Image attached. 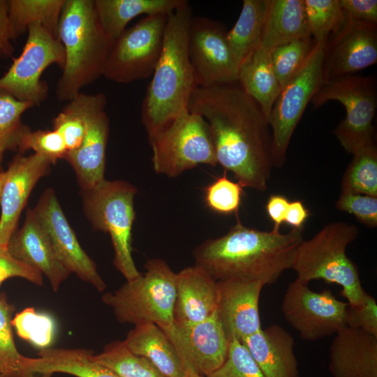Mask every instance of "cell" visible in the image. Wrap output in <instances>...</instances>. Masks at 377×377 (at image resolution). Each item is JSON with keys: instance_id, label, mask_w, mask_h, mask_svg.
<instances>
[{"instance_id": "cell-1", "label": "cell", "mask_w": 377, "mask_h": 377, "mask_svg": "<svg viewBox=\"0 0 377 377\" xmlns=\"http://www.w3.org/2000/svg\"><path fill=\"white\" fill-rule=\"evenodd\" d=\"M188 110L207 122L217 164L243 188H268L273 168L269 121L259 105L237 82L198 87Z\"/></svg>"}, {"instance_id": "cell-2", "label": "cell", "mask_w": 377, "mask_h": 377, "mask_svg": "<svg viewBox=\"0 0 377 377\" xmlns=\"http://www.w3.org/2000/svg\"><path fill=\"white\" fill-rule=\"evenodd\" d=\"M304 228L286 233L263 231L244 226L237 219L224 235L204 241L193 250L196 265L216 281L244 280L275 283L290 269Z\"/></svg>"}, {"instance_id": "cell-3", "label": "cell", "mask_w": 377, "mask_h": 377, "mask_svg": "<svg viewBox=\"0 0 377 377\" xmlns=\"http://www.w3.org/2000/svg\"><path fill=\"white\" fill-rule=\"evenodd\" d=\"M193 17L187 1L167 16L162 50L143 99L141 121L148 136L170 124L188 109L198 87L188 56Z\"/></svg>"}, {"instance_id": "cell-4", "label": "cell", "mask_w": 377, "mask_h": 377, "mask_svg": "<svg viewBox=\"0 0 377 377\" xmlns=\"http://www.w3.org/2000/svg\"><path fill=\"white\" fill-rule=\"evenodd\" d=\"M64 52L56 95L70 101L101 76L114 40L104 31L94 0H65L58 27Z\"/></svg>"}, {"instance_id": "cell-5", "label": "cell", "mask_w": 377, "mask_h": 377, "mask_svg": "<svg viewBox=\"0 0 377 377\" xmlns=\"http://www.w3.org/2000/svg\"><path fill=\"white\" fill-rule=\"evenodd\" d=\"M358 235L359 229L354 224L343 221L327 224L311 239L299 244L290 269L304 283L322 279L341 286V295L349 305H357L366 292L358 267L348 257L346 249Z\"/></svg>"}, {"instance_id": "cell-6", "label": "cell", "mask_w": 377, "mask_h": 377, "mask_svg": "<svg viewBox=\"0 0 377 377\" xmlns=\"http://www.w3.org/2000/svg\"><path fill=\"white\" fill-rule=\"evenodd\" d=\"M145 267L144 274L105 293L102 300L121 323L168 326L174 321L176 273L160 258L148 260Z\"/></svg>"}, {"instance_id": "cell-7", "label": "cell", "mask_w": 377, "mask_h": 377, "mask_svg": "<svg viewBox=\"0 0 377 377\" xmlns=\"http://www.w3.org/2000/svg\"><path fill=\"white\" fill-rule=\"evenodd\" d=\"M137 192V188L127 182L105 179L91 188L82 191L84 214L94 229L110 235L114 265L126 281L141 274L133 259L131 246Z\"/></svg>"}, {"instance_id": "cell-8", "label": "cell", "mask_w": 377, "mask_h": 377, "mask_svg": "<svg viewBox=\"0 0 377 377\" xmlns=\"http://www.w3.org/2000/svg\"><path fill=\"white\" fill-rule=\"evenodd\" d=\"M148 139L153 168L158 174L175 177L200 164L217 165L207 122L188 109Z\"/></svg>"}, {"instance_id": "cell-9", "label": "cell", "mask_w": 377, "mask_h": 377, "mask_svg": "<svg viewBox=\"0 0 377 377\" xmlns=\"http://www.w3.org/2000/svg\"><path fill=\"white\" fill-rule=\"evenodd\" d=\"M330 101H338L345 108V118L334 133L348 153L353 154L375 142L373 120L377 107V90L373 76L352 74L324 81L310 103L314 108H319Z\"/></svg>"}, {"instance_id": "cell-10", "label": "cell", "mask_w": 377, "mask_h": 377, "mask_svg": "<svg viewBox=\"0 0 377 377\" xmlns=\"http://www.w3.org/2000/svg\"><path fill=\"white\" fill-rule=\"evenodd\" d=\"M325 43H314L302 68L281 89L273 105L268 119L273 167L281 168L285 164L294 131L306 107L323 82Z\"/></svg>"}, {"instance_id": "cell-11", "label": "cell", "mask_w": 377, "mask_h": 377, "mask_svg": "<svg viewBox=\"0 0 377 377\" xmlns=\"http://www.w3.org/2000/svg\"><path fill=\"white\" fill-rule=\"evenodd\" d=\"M64 64V47L59 38L40 24H33L27 30L21 54L13 59L0 77V91L33 106L39 105L47 98L49 91L47 82L41 79L42 74L52 64L62 69Z\"/></svg>"}, {"instance_id": "cell-12", "label": "cell", "mask_w": 377, "mask_h": 377, "mask_svg": "<svg viewBox=\"0 0 377 377\" xmlns=\"http://www.w3.org/2000/svg\"><path fill=\"white\" fill-rule=\"evenodd\" d=\"M165 15H147L114 40L103 76L126 84L151 76L163 45Z\"/></svg>"}, {"instance_id": "cell-13", "label": "cell", "mask_w": 377, "mask_h": 377, "mask_svg": "<svg viewBox=\"0 0 377 377\" xmlns=\"http://www.w3.org/2000/svg\"><path fill=\"white\" fill-rule=\"evenodd\" d=\"M348 305L330 290L314 292L308 283L296 279L284 293L281 311L301 338L316 341L337 334L346 326Z\"/></svg>"}, {"instance_id": "cell-14", "label": "cell", "mask_w": 377, "mask_h": 377, "mask_svg": "<svg viewBox=\"0 0 377 377\" xmlns=\"http://www.w3.org/2000/svg\"><path fill=\"white\" fill-rule=\"evenodd\" d=\"M188 56L198 87L237 82L238 67L228 41L227 31L220 22L193 16Z\"/></svg>"}, {"instance_id": "cell-15", "label": "cell", "mask_w": 377, "mask_h": 377, "mask_svg": "<svg viewBox=\"0 0 377 377\" xmlns=\"http://www.w3.org/2000/svg\"><path fill=\"white\" fill-rule=\"evenodd\" d=\"M161 329L175 346L184 364L200 375L206 377L226 360L230 341L218 309L205 320L193 323L173 321Z\"/></svg>"}, {"instance_id": "cell-16", "label": "cell", "mask_w": 377, "mask_h": 377, "mask_svg": "<svg viewBox=\"0 0 377 377\" xmlns=\"http://www.w3.org/2000/svg\"><path fill=\"white\" fill-rule=\"evenodd\" d=\"M46 231L55 254L64 267L80 279L103 292L106 284L98 274L93 260L81 247L56 196L46 188L33 209Z\"/></svg>"}, {"instance_id": "cell-17", "label": "cell", "mask_w": 377, "mask_h": 377, "mask_svg": "<svg viewBox=\"0 0 377 377\" xmlns=\"http://www.w3.org/2000/svg\"><path fill=\"white\" fill-rule=\"evenodd\" d=\"M324 46L323 82L354 74L377 61V26L342 19Z\"/></svg>"}, {"instance_id": "cell-18", "label": "cell", "mask_w": 377, "mask_h": 377, "mask_svg": "<svg viewBox=\"0 0 377 377\" xmlns=\"http://www.w3.org/2000/svg\"><path fill=\"white\" fill-rule=\"evenodd\" d=\"M86 133L80 147L65 159L73 168L82 191L105 179L106 147L110 120L105 110L107 98L103 93H80Z\"/></svg>"}, {"instance_id": "cell-19", "label": "cell", "mask_w": 377, "mask_h": 377, "mask_svg": "<svg viewBox=\"0 0 377 377\" xmlns=\"http://www.w3.org/2000/svg\"><path fill=\"white\" fill-rule=\"evenodd\" d=\"M51 165L49 159L36 153L18 154L9 163L0 204V245L7 246L32 190L50 172Z\"/></svg>"}, {"instance_id": "cell-20", "label": "cell", "mask_w": 377, "mask_h": 377, "mask_svg": "<svg viewBox=\"0 0 377 377\" xmlns=\"http://www.w3.org/2000/svg\"><path fill=\"white\" fill-rule=\"evenodd\" d=\"M217 283L218 312L230 341H241L260 330L259 299L265 285L236 279Z\"/></svg>"}, {"instance_id": "cell-21", "label": "cell", "mask_w": 377, "mask_h": 377, "mask_svg": "<svg viewBox=\"0 0 377 377\" xmlns=\"http://www.w3.org/2000/svg\"><path fill=\"white\" fill-rule=\"evenodd\" d=\"M7 249L15 259L44 274L54 291L71 274L58 259L33 209H27L22 226L13 234Z\"/></svg>"}, {"instance_id": "cell-22", "label": "cell", "mask_w": 377, "mask_h": 377, "mask_svg": "<svg viewBox=\"0 0 377 377\" xmlns=\"http://www.w3.org/2000/svg\"><path fill=\"white\" fill-rule=\"evenodd\" d=\"M332 377H377V337L357 328L344 327L330 349Z\"/></svg>"}, {"instance_id": "cell-23", "label": "cell", "mask_w": 377, "mask_h": 377, "mask_svg": "<svg viewBox=\"0 0 377 377\" xmlns=\"http://www.w3.org/2000/svg\"><path fill=\"white\" fill-rule=\"evenodd\" d=\"M218 283L204 269L195 265L176 273L175 322L205 320L218 309Z\"/></svg>"}, {"instance_id": "cell-24", "label": "cell", "mask_w": 377, "mask_h": 377, "mask_svg": "<svg viewBox=\"0 0 377 377\" xmlns=\"http://www.w3.org/2000/svg\"><path fill=\"white\" fill-rule=\"evenodd\" d=\"M240 342L265 377H300L294 339L281 325L261 328Z\"/></svg>"}, {"instance_id": "cell-25", "label": "cell", "mask_w": 377, "mask_h": 377, "mask_svg": "<svg viewBox=\"0 0 377 377\" xmlns=\"http://www.w3.org/2000/svg\"><path fill=\"white\" fill-rule=\"evenodd\" d=\"M38 357H24V377H52L57 373L76 377H119L93 358L94 353L84 348H45Z\"/></svg>"}, {"instance_id": "cell-26", "label": "cell", "mask_w": 377, "mask_h": 377, "mask_svg": "<svg viewBox=\"0 0 377 377\" xmlns=\"http://www.w3.org/2000/svg\"><path fill=\"white\" fill-rule=\"evenodd\" d=\"M123 342L131 353L147 358L166 377H187L180 355L158 325H135Z\"/></svg>"}, {"instance_id": "cell-27", "label": "cell", "mask_w": 377, "mask_h": 377, "mask_svg": "<svg viewBox=\"0 0 377 377\" xmlns=\"http://www.w3.org/2000/svg\"><path fill=\"white\" fill-rule=\"evenodd\" d=\"M237 83L259 105L268 119L281 91L270 51L260 45L251 52L238 67Z\"/></svg>"}, {"instance_id": "cell-28", "label": "cell", "mask_w": 377, "mask_h": 377, "mask_svg": "<svg viewBox=\"0 0 377 377\" xmlns=\"http://www.w3.org/2000/svg\"><path fill=\"white\" fill-rule=\"evenodd\" d=\"M311 38L304 0H269L260 45L269 51L284 43Z\"/></svg>"}, {"instance_id": "cell-29", "label": "cell", "mask_w": 377, "mask_h": 377, "mask_svg": "<svg viewBox=\"0 0 377 377\" xmlns=\"http://www.w3.org/2000/svg\"><path fill=\"white\" fill-rule=\"evenodd\" d=\"M184 0H94L95 10L106 34L113 40L128 24L141 15H168Z\"/></svg>"}, {"instance_id": "cell-30", "label": "cell", "mask_w": 377, "mask_h": 377, "mask_svg": "<svg viewBox=\"0 0 377 377\" xmlns=\"http://www.w3.org/2000/svg\"><path fill=\"white\" fill-rule=\"evenodd\" d=\"M269 0H244L239 17L227 31V38L237 67L260 46Z\"/></svg>"}, {"instance_id": "cell-31", "label": "cell", "mask_w": 377, "mask_h": 377, "mask_svg": "<svg viewBox=\"0 0 377 377\" xmlns=\"http://www.w3.org/2000/svg\"><path fill=\"white\" fill-rule=\"evenodd\" d=\"M65 0H8V17L14 40L33 24H40L58 38V27Z\"/></svg>"}, {"instance_id": "cell-32", "label": "cell", "mask_w": 377, "mask_h": 377, "mask_svg": "<svg viewBox=\"0 0 377 377\" xmlns=\"http://www.w3.org/2000/svg\"><path fill=\"white\" fill-rule=\"evenodd\" d=\"M341 181V192L377 197V147L369 144L353 154Z\"/></svg>"}, {"instance_id": "cell-33", "label": "cell", "mask_w": 377, "mask_h": 377, "mask_svg": "<svg viewBox=\"0 0 377 377\" xmlns=\"http://www.w3.org/2000/svg\"><path fill=\"white\" fill-rule=\"evenodd\" d=\"M93 358L119 377H166L147 358L131 353L123 341L110 343Z\"/></svg>"}, {"instance_id": "cell-34", "label": "cell", "mask_w": 377, "mask_h": 377, "mask_svg": "<svg viewBox=\"0 0 377 377\" xmlns=\"http://www.w3.org/2000/svg\"><path fill=\"white\" fill-rule=\"evenodd\" d=\"M33 105L0 91V168L8 151H19L30 128L22 121L23 113Z\"/></svg>"}, {"instance_id": "cell-35", "label": "cell", "mask_w": 377, "mask_h": 377, "mask_svg": "<svg viewBox=\"0 0 377 377\" xmlns=\"http://www.w3.org/2000/svg\"><path fill=\"white\" fill-rule=\"evenodd\" d=\"M12 325L17 334L35 347L45 349L53 343L56 335L54 318L46 313L27 307L16 313Z\"/></svg>"}, {"instance_id": "cell-36", "label": "cell", "mask_w": 377, "mask_h": 377, "mask_svg": "<svg viewBox=\"0 0 377 377\" xmlns=\"http://www.w3.org/2000/svg\"><path fill=\"white\" fill-rule=\"evenodd\" d=\"M15 306L0 294V374L2 377H23L24 355L15 343L12 319Z\"/></svg>"}, {"instance_id": "cell-37", "label": "cell", "mask_w": 377, "mask_h": 377, "mask_svg": "<svg viewBox=\"0 0 377 377\" xmlns=\"http://www.w3.org/2000/svg\"><path fill=\"white\" fill-rule=\"evenodd\" d=\"M314 45L311 38L295 40L274 48L271 59L281 89L300 71Z\"/></svg>"}, {"instance_id": "cell-38", "label": "cell", "mask_w": 377, "mask_h": 377, "mask_svg": "<svg viewBox=\"0 0 377 377\" xmlns=\"http://www.w3.org/2000/svg\"><path fill=\"white\" fill-rule=\"evenodd\" d=\"M304 4L314 43L326 42L343 19L340 0H304Z\"/></svg>"}, {"instance_id": "cell-39", "label": "cell", "mask_w": 377, "mask_h": 377, "mask_svg": "<svg viewBox=\"0 0 377 377\" xmlns=\"http://www.w3.org/2000/svg\"><path fill=\"white\" fill-rule=\"evenodd\" d=\"M80 93L68 101L52 121L53 129L59 132L65 142L67 155L80 147L86 133Z\"/></svg>"}, {"instance_id": "cell-40", "label": "cell", "mask_w": 377, "mask_h": 377, "mask_svg": "<svg viewBox=\"0 0 377 377\" xmlns=\"http://www.w3.org/2000/svg\"><path fill=\"white\" fill-rule=\"evenodd\" d=\"M242 194V186L228 178L225 171L205 188L204 202L206 207L215 213L237 214Z\"/></svg>"}, {"instance_id": "cell-41", "label": "cell", "mask_w": 377, "mask_h": 377, "mask_svg": "<svg viewBox=\"0 0 377 377\" xmlns=\"http://www.w3.org/2000/svg\"><path fill=\"white\" fill-rule=\"evenodd\" d=\"M30 149L47 158L52 164L59 159H65L68 153L61 135L54 129H30L23 137L18 152L22 154Z\"/></svg>"}, {"instance_id": "cell-42", "label": "cell", "mask_w": 377, "mask_h": 377, "mask_svg": "<svg viewBox=\"0 0 377 377\" xmlns=\"http://www.w3.org/2000/svg\"><path fill=\"white\" fill-rule=\"evenodd\" d=\"M206 377H265L243 344L232 339L226 360Z\"/></svg>"}, {"instance_id": "cell-43", "label": "cell", "mask_w": 377, "mask_h": 377, "mask_svg": "<svg viewBox=\"0 0 377 377\" xmlns=\"http://www.w3.org/2000/svg\"><path fill=\"white\" fill-rule=\"evenodd\" d=\"M335 206L339 211L353 215L367 227L376 228V196L341 192Z\"/></svg>"}, {"instance_id": "cell-44", "label": "cell", "mask_w": 377, "mask_h": 377, "mask_svg": "<svg viewBox=\"0 0 377 377\" xmlns=\"http://www.w3.org/2000/svg\"><path fill=\"white\" fill-rule=\"evenodd\" d=\"M346 326L362 330L377 337V304L376 300L365 293L357 305H348Z\"/></svg>"}, {"instance_id": "cell-45", "label": "cell", "mask_w": 377, "mask_h": 377, "mask_svg": "<svg viewBox=\"0 0 377 377\" xmlns=\"http://www.w3.org/2000/svg\"><path fill=\"white\" fill-rule=\"evenodd\" d=\"M13 277L24 279L37 286L43 284L40 271L17 260L10 254L7 246L0 245V285Z\"/></svg>"}, {"instance_id": "cell-46", "label": "cell", "mask_w": 377, "mask_h": 377, "mask_svg": "<svg viewBox=\"0 0 377 377\" xmlns=\"http://www.w3.org/2000/svg\"><path fill=\"white\" fill-rule=\"evenodd\" d=\"M343 17L377 24L376 0H340Z\"/></svg>"}, {"instance_id": "cell-47", "label": "cell", "mask_w": 377, "mask_h": 377, "mask_svg": "<svg viewBox=\"0 0 377 377\" xmlns=\"http://www.w3.org/2000/svg\"><path fill=\"white\" fill-rule=\"evenodd\" d=\"M13 36L8 17V1L0 0V59L12 57Z\"/></svg>"}, {"instance_id": "cell-48", "label": "cell", "mask_w": 377, "mask_h": 377, "mask_svg": "<svg viewBox=\"0 0 377 377\" xmlns=\"http://www.w3.org/2000/svg\"><path fill=\"white\" fill-rule=\"evenodd\" d=\"M289 202L288 198L282 195L273 194L268 198L265 209L268 216L274 223L272 230L280 231V227L284 223Z\"/></svg>"}, {"instance_id": "cell-49", "label": "cell", "mask_w": 377, "mask_h": 377, "mask_svg": "<svg viewBox=\"0 0 377 377\" xmlns=\"http://www.w3.org/2000/svg\"><path fill=\"white\" fill-rule=\"evenodd\" d=\"M309 215V211L304 207L302 201H291L288 207L284 223L292 228H302Z\"/></svg>"}, {"instance_id": "cell-50", "label": "cell", "mask_w": 377, "mask_h": 377, "mask_svg": "<svg viewBox=\"0 0 377 377\" xmlns=\"http://www.w3.org/2000/svg\"><path fill=\"white\" fill-rule=\"evenodd\" d=\"M5 179H6V171L3 170L2 168H0V204H1L2 188H3L4 182H5Z\"/></svg>"}, {"instance_id": "cell-51", "label": "cell", "mask_w": 377, "mask_h": 377, "mask_svg": "<svg viewBox=\"0 0 377 377\" xmlns=\"http://www.w3.org/2000/svg\"><path fill=\"white\" fill-rule=\"evenodd\" d=\"M184 367L186 370L187 377H205V376L198 374L188 366L184 365Z\"/></svg>"}, {"instance_id": "cell-52", "label": "cell", "mask_w": 377, "mask_h": 377, "mask_svg": "<svg viewBox=\"0 0 377 377\" xmlns=\"http://www.w3.org/2000/svg\"><path fill=\"white\" fill-rule=\"evenodd\" d=\"M0 377H2L1 375V374H0Z\"/></svg>"}]
</instances>
